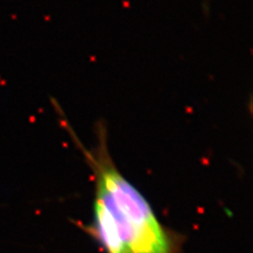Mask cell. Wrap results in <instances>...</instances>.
Returning <instances> with one entry per match:
<instances>
[{
  "label": "cell",
  "instance_id": "obj_1",
  "mask_svg": "<svg viewBox=\"0 0 253 253\" xmlns=\"http://www.w3.org/2000/svg\"><path fill=\"white\" fill-rule=\"evenodd\" d=\"M97 145L82 152L94 185L93 221L87 233L103 253H183L185 236L164 226L145 196L120 172L98 128Z\"/></svg>",
  "mask_w": 253,
  "mask_h": 253
}]
</instances>
